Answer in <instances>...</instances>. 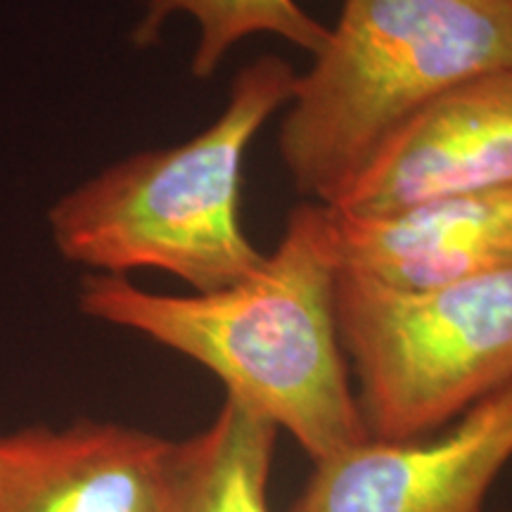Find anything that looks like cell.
I'll return each mask as SVG.
<instances>
[{"mask_svg": "<svg viewBox=\"0 0 512 512\" xmlns=\"http://www.w3.org/2000/svg\"><path fill=\"white\" fill-rule=\"evenodd\" d=\"M337 275L332 211L304 202L240 283L171 297L126 275L93 273L79 287V309L200 363L228 399L290 432L318 463L370 439L339 344Z\"/></svg>", "mask_w": 512, "mask_h": 512, "instance_id": "obj_1", "label": "cell"}, {"mask_svg": "<svg viewBox=\"0 0 512 512\" xmlns=\"http://www.w3.org/2000/svg\"><path fill=\"white\" fill-rule=\"evenodd\" d=\"M297 72L278 55L249 62L202 133L107 166L50 209L64 259L100 273L166 271L197 294L223 290L264 261L240 219L242 162L261 126L287 107Z\"/></svg>", "mask_w": 512, "mask_h": 512, "instance_id": "obj_2", "label": "cell"}, {"mask_svg": "<svg viewBox=\"0 0 512 512\" xmlns=\"http://www.w3.org/2000/svg\"><path fill=\"white\" fill-rule=\"evenodd\" d=\"M512 69V0H342L280 126L294 190L330 207L396 128Z\"/></svg>", "mask_w": 512, "mask_h": 512, "instance_id": "obj_3", "label": "cell"}, {"mask_svg": "<svg viewBox=\"0 0 512 512\" xmlns=\"http://www.w3.org/2000/svg\"><path fill=\"white\" fill-rule=\"evenodd\" d=\"M335 316L370 439L430 437L512 384V268L432 290L339 271Z\"/></svg>", "mask_w": 512, "mask_h": 512, "instance_id": "obj_4", "label": "cell"}, {"mask_svg": "<svg viewBox=\"0 0 512 512\" xmlns=\"http://www.w3.org/2000/svg\"><path fill=\"white\" fill-rule=\"evenodd\" d=\"M512 460V384L439 437L368 439L318 460L290 512H486Z\"/></svg>", "mask_w": 512, "mask_h": 512, "instance_id": "obj_5", "label": "cell"}, {"mask_svg": "<svg viewBox=\"0 0 512 512\" xmlns=\"http://www.w3.org/2000/svg\"><path fill=\"white\" fill-rule=\"evenodd\" d=\"M491 190H512V69L453 88L396 128L330 209L380 216Z\"/></svg>", "mask_w": 512, "mask_h": 512, "instance_id": "obj_6", "label": "cell"}, {"mask_svg": "<svg viewBox=\"0 0 512 512\" xmlns=\"http://www.w3.org/2000/svg\"><path fill=\"white\" fill-rule=\"evenodd\" d=\"M176 441L114 422L0 437V512H162Z\"/></svg>", "mask_w": 512, "mask_h": 512, "instance_id": "obj_7", "label": "cell"}, {"mask_svg": "<svg viewBox=\"0 0 512 512\" xmlns=\"http://www.w3.org/2000/svg\"><path fill=\"white\" fill-rule=\"evenodd\" d=\"M332 221L339 271L394 290H432L512 268V190L439 197L380 216L332 211Z\"/></svg>", "mask_w": 512, "mask_h": 512, "instance_id": "obj_8", "label": "cell"}, {"mask_svg": "<svg viewBox=\"0 0 512 512\" xmlns=\"http://www.w3.org/2000/svg\"><path fill=\"white\" fill-rule=\"evenodd\" d=\"M278 432L226 396L207 430L174 444L162 512H268Z\"/></svg>", "mask_w": 512, "mask_h": 512, "instance_id": "obj_9", "label": "cell"}, {"mask_svg": "<svg viewBox=\"0 0 512 512\" xmlns=\"http://www.w3.org/2000/svg\"><path fill=\"white\" fill-rule=\"evenodd\" d=\"M176 15H188L200 27L190 64L197 79L214 76L228 50L247 36H278L311 55H318L328 41V27L297 0H147L143 17L133 29V43L140 48L152 46L164 24Z\"/></svg>", "mask_w": 512, "mask_h": 512, "instance_id": "obj_10", "label": "cell"}]
</instances>
